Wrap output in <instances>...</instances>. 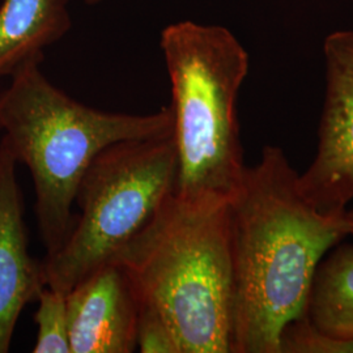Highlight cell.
<instances>
[{
	"mask_svg": "<svg viewBox=\"0 0 353 353\" xmlns=\"http://www.w3.org/2000/svg\"><path fill=\"white\" fill-rule=\"evenodd\" d=\"M299 178L281 148L265 147L229 201L233 353H279L281 328L306 314L319 262L345 237L341 214L319 212Z\"/></svg>",
	"mask_w": 353,
	"mask_h": 353,
	"instance_id": "1",
	"label": "cell"
},
{
	"mask_svg": "<svg viewBox=\"0 0 353 353\" xmlns=\"http://www.w3.org/2000/svg\"><path fill=\"white\" fill-rule=\"evenodd\" d=\"M138 301L164 316L179 353H233L229 201L176 192L114 256Z\"/></svg>",
	"mask_w": 353,
	"mask_h": 353,
	"instance_id": "2",
	"label": "cell"
},
{
	"mask_svg": "<svg viewBox=\"0 0 353 353\" xmlns=\"http://www.w3.org/2000/svg\"><path fill=\"white\" fill-rule=\"evenodd\" d=\"M41 63L21 65L0 90V131L16 161L30 170L38 227L51 255L74 225L76 191L93 159L114 143L172 135L173 114L170 106L147 115L93 109L57 88Z\"/></svg>",
	"mask_w": 353,
	"mask_h": 353,
	"instance_id": "3",
	"label": "cell"
},
{
	"mask_svg": "<svg viewBox=\"0 0 353 353\" xmlns=\"http://www.w3.org/2000/svg\"><path fill=\"white\" fill-rule=\"evenodd\" d=\"M178 156L176 194L230 201L245 172L236 102L249 55L223 26L181 21L161 33Z\"/></svg>",
	"mask_w": 353,
	"mask_h": 353,
	"instance_id": "4",
	"label": "cell"
},
{
	"mask_svg": "<svg viewBox=\"0 0 353 353\" xmlns=\"http://www.w3.org/2000/svg\"><path fill=\"white\" fill-rule=\"evenodd\" d=\"M178 178L172 135L125 140L102 150L76 191L80 214L59 250L42 261L45 283L67 294L137 236L168 196Z\"/></svg>",
	"mask_w": 353,
	"mask_h": 353,
	"instance_id": "5",
	"label": "cell"
},
{
	"mask_svg": "<svg viewBox=\"0 0 353 353\" xmlns=\"http://www.w3.org/2000/svg\"><path fill=\"white\" fill-rule=\"evenodd\" d=\"M326 99L313 163L299 178L319 212L338 216L353 199V29L325 41Z\"/></svg>",
	"mask_w": 353,
	"mask_h": 353,
	"instance_id": "6",
	"label": "cell"
},
{
	"mask_svg": "<svg viewBox=\"0 0 353 353\" xmlns=\"http://www.w3.org/2000/svg\"><path fill=\"white\" fill-rule=\"evenodd\" d=\"M71 353L137 350L139 301L125 270L110 261L65 294Z\"/></svg>",
	"mask_w": 353,
	"mask_h": 353,
	"instance_id": "7",
	"label": "cell"
},
{
	"mask_svg": "<svg viewBox=\"0 0 353 353\" xmlns=\"http://www.w3.org/2000/svg\"><path fill=\"white\" fill-rule=\"evenodd\" d=\"M16 159L0 141V353L10 351L19 316L46 285L42 262L28 250Z\"/></svg>",
	"mask_w": 353,
	"mask_h": 353,
	"instance_id": "8",
	"label": "cell"
},
{
	"mask_svg": "<svg viewBox=\"0 0 353 353\" xmlns=\"http://www.w3.org/2000/svg\"><path fill=\"white\" fill-rule=\"evenodd\" d=\"M70 0H3L0 6V77L43 61V50L71 29Z\"/></svg>",
	"mask_w": 353,
	"mask_h": 353,
	"instance_id": "9",
	"label": "cell"
},
{
	"mask_svg": "<svg viewBox=\"0 0 353 353\" xmlns=\"http://www.w3.org/2000/svg\"><path fill=\"white\" fill-rule=\"evenodd\" d=\"M306 314L330 336L353 341V245H341L319 262Z\"/></svg>",
	"mask_w": 353,
	"mask_h": 353,
	"instance_id": "10",
	"label": "cell"
},
{
	"mask_svg": "<svg viewBox=\"0 0 353 353\" xmlns=\"http://www.w3.org/2000/svg\"><path fill=\"white\" fill-rule=\"evenodd\" d=\"M37 301V341L33 352L71 353L65 294L45 285L38 293Z\"/></svg>",
	"mask_w": 353,
	"mask_h": 353,
	"instance_id": "11",
	"label": "cell"
},
{
	"mask_svg": "<svg viewBox=\"0 0 353 353\" xmlns=\"http://www.w3.org/2000/svg\"><path fill=\"white\" fill-rule=\"evenodd\" d=\"M278 345L279 353H353V341L325 334L307 314L292 319L281 328Z\"/></svg>",
	"mask_w": 353,
	"mask_h": 353,
	"instance_id": "12",
	"label": "cell"
},
{
	"mask_svg": "<svg viewBox=\"0 0 353 353\" xmlns=\"http://www.w3.org/2000/svg\"><path fill=\"white\" fill-rule=\"evenodd\" d=\"M137 348L143 353H179L176 338L164 316L141 305L137 326Z\"/></svg>",
	"mask_w": 353,
	"mask_h": 353,
	"instance_id": "13",
	"label": "cell"
},
{
	"mask_svg": "<svg viewBox=\"0 0 353 353\" xmlns=\"http://www.w3.org/2000/svg\"><path fill=\"white\" fill-rule=\"evenodd\" d=\"M341 224L345 236L351 234L353 236V210L351 211H344L341 214Z\"/></svg>",
	"mask_w": 353,
	"mask_h": 353,
	"instance_id": "14",
	"label": "cell"
},
{
	"mask_svg": "<svg viewBox=\"0 0 353 353\" xmlns=\"http://www.w3.org/2000/svg\"><path fill=\"white\" fill-rule=\"evenodd\" d=\"M103 0H84V3H87L89 6H94V4H99V3H102Z\"/></svg>",
	"mask_w": 353,
	"mask_h": 353,
	"instance_id": "15",
	"label": "cell"
},
{
	"mask_svg": "<svg viewBox=\"0 0 353 353\" xmlns=\"http://www.w3.org/2000/svg\"><path fill=\"white\" fill-rule=\"evenodd\" d=\"M352 3H353V0H352Z\"/></svg>",
	"mask_w": 353,
	"mask_h": 353,
	"instance_id": "16",
	"label": "cell"
}]
</instances>
